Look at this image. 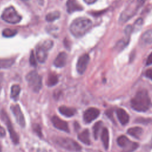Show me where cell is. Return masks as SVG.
Masks as SVG:
<instances>
[{
    "instance_id": "3957f363",
    "label": "cell",
    "mask_w": 152,
    "mask_h": 152,
    "mask_svg": "<svg viewBox=\"0 0 152 152\" xmlns=\"http://www.w3.org/2000/svg\"><path fill=\"white\" fill-rule=\"evenodd\" d=\"M146 0H131L125 8L121 13L119 23L122 24L133 17Z\"/></svg>"
},
{
    "instance_id": "d4e9b609",
    "label": "cell",
    "mask_w": 152,
    "mask_h": 152,
    "mask_svg": "<svg viewBox=\"0 0 152 152\" xmlns=\"http://www.w3.org/2000/svg\"><path fill=\"white\" fill-rule=\"evenodd\" d=\"M58 82V77L55 74H49L48 77L47 85L49 87H52L56 85Z\"/></svg>"
},
{
    "instance_id": "7402d4cb",
    "label": "cell",
    "mask_w": 152,
    "mask_h": 152,
    "mask_svg": "<svg viewBox=\"0 0 152 152\" xmlns=\"http://www.w3.org/2000/svg\"><path fill=\"white\" fill-rule=\"evenodd\" d=\"M127 132L130 135L134 137L135 138H139L142 132V129L138 126L132 127L127 130Z\"/></svg>"
},
{
    "instance_id": "836d02e7",
    "label": "cell",
    "mask_w": 152,
    "mask_h": 152,
    "mask_svg": "<svg viewBox=\"0 0 152 152\" xmlns=\"http://www.w3.org/2000/svg\"><path fill=\"white\" fill-rule=\"evenodd\" d=\"M6 135V132L4 128L0 125V137H4Z\"/></svg>"
},
{
    "instance_id": "cb8c5ba5",
    "label": "cell",
    "mask_w": 152,
    "mask_h": 152,
    "mask_svg": "<svg viewBox=\"0 0 152 152\" xmlns=\"http://www.w3.org/2000/svg\"><path fill=\"white\" fill-rule=\"evenodd\" d=\"M15 62V58L0 59V69L11 67Z\"/></svg>"
},
{
    "instance_id": "4dcf8cb0",
    "label": "cell",
    "mask_w": 152,
    "mask_h": 152,
    "mask_svg": "<svg viewBox=\"0 0 152 152\" xmlns=\"http://www.w3.org/2000/svg\"><path fill=\"white\" fill-rule=\"evenodd\" d=\"M29 62L31 65L33 66H36L37 65V62H36V55H34L33 50L31 51L30 55V58H29Z\"/></svg>"
},
{
    "instance_id": "e0dca14e",
    "label": "cell",
    "mask_w": 152,
    "mask_h": 152,
    "mask_svg": "<svg viewBox=\"0 0 152 152\" xmlns=\"http://www.w3.org/2000/svg\"><path fill=\"white\" fill-rule=\"evenodd\" d=\"M140 42L144 45H148L152 43V29L146 30L140 37Z\"/></svg>"
},
{
    "instance_id": "9c48e42d",
    "label": "cell",
    "mask_w": 152,
    "mask_h": 152,
    "mask_svg": "<svg viewBox=\"0 0 152 152\" xmlns=\"http://www.w3.org/2000/svg\"><path fill=\"white\" fill-rule=\"evenodd\" d=\"M11 110L14 116V118L18 124V125L24 128L26 125V121L24 118V116L20 109V107L18 104H13L11 106Z\"/></svg>"
},
{
    "instance_id": "277c9868",
    "label": "cell",
    "mask_w": 152,
    "mask_h": 152,
    "mask_svg": "<svg viewBox=\"0 0 152 152\" xmlns=\"http://www.w3.org/2000/svg\"><path fill=\"white\" fill-rule=\"evenodd\" d=\"M53 141L59 147L71 151H80L81 146L75 140L68 137H56L53 139Z\"/></svg>"
},
{
    "instance_id": "6da1fadb",
    "label": "cell",
    "mask_w": 152,
    "mask_h": 152,
    "mask_svg": "<svg viewBox=\"0 0 152 152\" xmlns=\"http://www.w3.org/2000/svg\"><path fill=\"white\" fill-rule=\"evenodd\" d=\"M130 103L131 107L134 110L142 112L148 110L151 105L150 96L145 89H142L137 91L131 99Z\"/></svg>"
},
{
    "instance_id": "5bb4252c",
    "label": "cell",
    "mask_w": 152,
    "mask_h": 152,
    "mask_svg": "<svg viewBox=\"0 0 152 152\" xmlns=\"http://www.w3.org/2000/svg\"><path fill=\"white\" fill-rule=\"evenodd\" d=\"M83 7L76 0H67L66 10L69 14L78 11H82Z\"/></svg>"
},
{
    "instance_id": "603a6c76",
    "label": "cell",
    "mask_w": 152,
    "mask_h": 152,
    "mask_svg": "<svg viewBox=\"0 0 152 152\" xmlns=\"http://www.w3.org/2000/svg\"><path fill=\"white\" fill-rule=\"evenodd\" d=\"M20 91H21V88L19 85L14 84L13 86H12L11 88V93H10L11 98L15 101L17 100L18 99Z\"/></svg>"
},
{
    "instance_id": "d6986e66",
    "label": "cell",
    "mask_w": 152,
    "mask_h": 152,
    "mask_svg": "<svg viewBox=\"0 0 152 152\" xmlns=\"http://www.w3.org/2000/svg\"><path fill=\"white\" fill-rule=\"evenodd\" d=\"M78 139L86 145H90L91 141L90 138V132L88 129H86L78 135Z\"/></svg>"
},
{
    "instance_id": "83f0119b",
    "label": "cell",
    "mask_w": 152,
    "mask_h": 152,
    "mask_svg": "<svg viewBox=\"0 0 152 152\" xmlns=\"http://www.w3.org/2000/svg\"><path fill=\"white\" fill-rule=\"evenodd\" d=\"M102 126V121H98L93 126V135L95 139H97L99 136V133L100 131V129Z\"/></svg>"
},
{
    "instance_id": "f546056e",
    "label": "cell",
    "mask_w": 152,
    "mask_h": 152,
    "mask_svg": "<svg viewBox=\"0 0 152 152\" xmlns=\"http://www.w3.org/2000/svg\"><path fill=\"white\" fill-rule=\"evenodd\" d=\"M32 128L33 131L40 137H42V129L40 126L37 124H34L32 126Z\"/></svg>"
},
{
    "instance_id": "d6a6232c",
    "label": "cell",
    "mask_w": 152,
    "mask_h": 152,
    "mask_svg": "<svg viewBox=\"0 0 152 152\" xmlns=\"http://www.w3.org/2000/svg\"><path fill=\"white\" fill-rule=\"evenodd\" d=\"M152 64V52L148 55L147 61H146V65H150Z\"/></svg>"
},
{
    "instance_id": "44dd1931",
    "label": "cell",
    "mask_w": 152,
    "mask_h": 152,
    "mask_svg": "<svg viewBox=\"0 0 152 152\" xmlns=\"http://www.w3.org/2000/svg\"><path fill=\"white\" fill-rule=\"evenodd\" d=\"M129 38L130 36H125V37L119 40L115 46V49L116 50H117L118 51H120L122 50L123 49H124L129 43Z\"/></svg>"
},
{
    "instance_id": "e575fe53",
    "label": "cell",
    "mask_w": 152,
    "mask_h": 152,
    "mask_svg": "<svg viewBox=\"0 0 152 152\" xmlns=\"http://www.w3.org/2000/svg\"><path fill=\"white\" fill-rule=\"evenodd\" d=\"M97 1V0H84V1L86 4H88V5L93 4L95 3Z\"/></svg>"
},
{
    "instance_id": "74e56055",
    "label": "cell",
    "mask_w": 152,
    "mask_h": 152,
    "mask_svg": "<svg viewBox=\"0 0 152 152\" xmlns=\"http://www.w3.org/2000/svg\"><path fill=\"white\" fill-rule=\"evenodd\" d=\"M21 1H27L28 0H21Z\"/></svg>"
},
{
    "instance_id": "4fadbf2b",
    "label": "cell",
    "mask_w": 152,
    "mask_h": 152,
    "mask_svg": "<svg viewBox=\"0 0 152 152\" xmlns=\"http://www.w3.org/2000/svg\"><path fill=\"white\" fill-rule=\"evenodd\" d=\"M51 121L52 124L56 128L62 131H65L66 132H69L68 125L66 121L61 119L56 116H53L51 119Z\"/></svg>"
},
{
    "instance_id": "d590c367",
    "label": "cell",
    "mask_w": 152,
    "mask_h": 152,
    "mask_svg": "<svg viewBox=\"0 0 152 152\" xmlns=\"http://www.w3.org/2000/svg\"><path fill=\"white\" fill-rule=\"evenodd\" d=\"M2 81H3V74L0 73V91H1V88H2Z\"/></svg>"
},
{
    "instance_id": "ba28073f",
    "label": "cell",
    "mask_w": 152,
    "mask_h": 152,
    "mask_svg": "<svg viewBox=\"0 0 152 152\" xmlns=\"http://www.w3.org/2000/svg\"><path fill=\"white\" fill-rule=\"evenodd\" d=\"M118 144L124 148L127 151H132L135 150L138 147V144L134 142H131L126 136L121 135L117 139Z\"/></svg>"
},
{
    "instance_id": "f1b7e54d",
    "label": "cell",
    "mask_w": 152,
    "mask_h": 152,
    "mask_svg": "<svg viewBox=\"0 0 152 152\" xmlns=\"http://www.w3.org/2000/svg\"><path fill=\"white\" fill-rule=\"evenodd\" d=\"M142 24H143V20L142 18H138V20H137L133 26H132V28H133V31H137V30H139L140 29V28L141 27V26H142Z\"/></svg>"
},
{
    "instance_id": "7c38bea8",
    "label": "cell",
    "mask_w": 152,
    "mask_h": 152,
    "mask_svg": "<svg viewBox=\"0 0 152 152\" xmlns=\"http://www.w3.org/2000/svg\"><path fill=\"white\" fill-rule=\"evenodd\" d=\"M48 50L44 47L41 43H39L36 47V57L40 63H44L48 57Z\"/></svg>"
},
{
    "instance_id": "7a4b0ae2",
    "label": "cell",
    "mask_w": 152,
    "mask_h": 152,
    "mask_svg": "<svg viewBox=\"0 0 152 152\" xmlns=\"http://www.w3.org/2000/svg\"><path fill=\"white\" fill-rule=\"evenodd\" d=\"M91 26L92 22L90 19L79 17L71 23L69 26V30L75 37H81L89 31Z\"/></svg>"
},
{
    "instance_id": "52a82bcc",
    "label": "cell",
    "mask_w": 152,
    "mask_h": 152,
    "mask_svg": "<svg viewBox=\"0 0 152 152\" xmlns=\"http://www.w3.org/2000/svg\"><path fill=\"white\" fill-rule=\"evenodd\" d=\"M0 116H1V119L4 121V122L5 123V124L6 125L8 128L11 141L14 144H16V145L18 144L19 143V137L17 134V132L15 131L13 128V126L11 122V121L4 109L1 110Z\"/></svg>"
},
{
    "instance_id": "8fae6325",
    "label": "cell",
    "mask_w": 152,
    "mask_h": 152,
    "mask_svg": "<svg viewBox=\"0 0 152 152\" xmlns=\"http://www.w3.org/2000/svg\"><path fill=\"white\" fill-rule=\"evenodd\" d=\"M100 114V110L95 107H90L85 110L83 114V119L85 122L90 123L96 119Z\"/></svg>"
},
{
    "instance_id": "1f68e13d",
    "label": "cell",
    "mask_w": 152,
    "mask_h": 152,
    "mask_svg": "<svg viewBox=\"0 0 152 152\" xmlns=\"http://www.w3.org/2000/svg\"><path fill=\"white\" fill-rule=\"evenodd\" d=\"M145 76L152 80V68L148 69L145 72Z\"/></svg>"
},
{
    "instance_id": "9a60e30c",
    "label": "cell",
    "mask_w": 152,
    "mask_h": 152,
    "mask_svg": "<svg viewBox=\"0 0 152 152\" xmlns=\"http://www.w3.org/2000/svg\"><path fill=\"white\" fill-rule=\"evenodd\" d=\"M66 61H67L66 53L64 52H61L58 55V56L54 60L53 64L55 66L58 68H62L66 65Z\"/></svg>"
},
{
    "instance_id": "8992f818",
    "label": "cell",
    "mask_w": 152,
    "mask_h": 152,
    "mask_svg": "<svg viewBox=\"0 0 152 152\" xmlns=\"http://www.w3.org/2000/svg\"><path fill=\"white\" fill-rule=\"evenodd\" d=\"M2 19L10 24H17L21 20V16L17 12L15 9L11 6L5 8L1 15Z\"/></svg>"
},
{
    "instance_id": "2e32d148",
    "label": "cell",
    "mask_w": 152,
    "mask_h": 152,
    "mask_svg": "<svg viewBox=\"0 0 152 152\" xmlns=\"http://www.w3.org/2000/svg\"><path fill=\"white\" fill-rule=\"evenodd\" d=\"M116 113L118 118L122 125H126L129 122V115L124 109L122 108H118L116 109Z\"/></svg>"
},
{
    "instance_id": "30bf717a",
    "label": "cell",
    "mask_w": 152,
    "mask_h": 152,
    "mask_svg": "<svg viewBox=\"0 0 152 152\" xmlns=\"http://www.w3.org/2000/svg\"><path fill=\"white\" fill-rule=\"evenodd\" d=\"M90 57L87 53L83 54L80 56L76 64L77 71L79 74H83L84 73L87 69Z\"/></svg>"
},
{
    "instance_id": "ffe728a7",
    "label": "cell",
    "mask_w": 152,
    "mask_h": 152,
    "mask_svg": "<svg viewBox=\"0 0 152 152\" xmlns=\"http://www.w3.org/2000/svg\"><path fill=\"white\" fill-rule=\"evenodd\" d=\"M101 140L103 146L106 150L108 149L109 144V135L108 129L106 128H103L101 134Z\"/></svg>"
},
{
    "instance_id": "5b68a950",
    "label": "cell",
    "mask_w": 152,
    "mask_h": 152,
    "mask_svg": "<svg viewBox=\"0 0 152 152\" xmlns=\"http://www.w3.org/2000/svg\"><path fill=\"white\" fill-rule=\"evenodd\" d=\"M29 87L36 93H38L42 88V78L36 71L29 72L26 77Z\"/></svg>"
},
{
    "instance_id": "ac0fdd59",
    "label": "cell",
    "mask_w": 152,
    "mask_h": 152,
    "mask_svg": "<svg viewBox=\"0 0 152 152\" xmlns=\"http://www.w3.org/2000/svg\"><path fill=\"white\" fill-rule=\"evenodd\" d=\"M60 113L66 117H72L76 113V109L65 106H61L58 108Z\"/></svg>"
},
{
    "instance_id": "484cf974",
    "label": "cell",
    "mask_w": 152,
    "mask_h": 152,
    "mask_svg": "<svg viewBox=\"0 0 152 152\" xmlns=\"http://www.w3.org/2000/svg\"><path fill=\"white\" fill-rule=\"evenodd\" d=\"M60 16H61L60 12L58 11H53L48 13L46 16V20L48 22H52L59 18Z\"/></svg>"
},
{
    "instance_id": "8d00e7d4",
    "label": "cell",
    "mask_w": 152,
    "mask_h": 152,
    "mask_svg": "<svg viewBox=\"0 0 152 152\" xmlns=\"http://www.w3.org/2000/svg\"><path fill=\"white\" fill-rule=\"evenodd\" d=\"M0 152H2V148H1V145L0 144Z\"/></svg>"
},
{
    "instance_id": "4316f807",
    "label": "cell",
    "mask_w": 152,
    "mask_h": 152,
    "mask_svg": "<svg viewBox=\"0 0 152 152\" xmlns=\"http://www.w3.org/2000/svg\"><path fill=\"white\" fill-rule=\"evenodd\" d=\"M17 33V30L12 28H5L2 32V34L5 37H11Z\"/></svg>"
}]
</instances>
